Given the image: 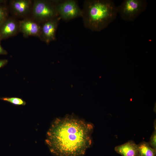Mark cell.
<instances>
[{
	"label": "cell",
	"mask_w": 156,
	"mask_h": 156,
	"mask_svg": "<svg viewBox=\"0 0 156 156\" xmlns=\"http://www.w3.org/2000/svg\"><path fill=\"white\" fill-rule=\"evenodd\" d=\"M81 17L84 27L92 31L99 32L116 18L117 6L111 0H86Z\"/></svg>",
	"instance_id": "cell-2"
},
{
	"label": "cell",
	"mask_w": 156,
	"mask_h": 156,
	"mask_svg": "<svg viewBox=\"0 0 156 156\" xmlns=\"http://www.w3.org/2000/svg\"><path fill=\"white\" fill-rule=\"evenodd\" d=\"M155 129L150 138L149 142L150 146L152 148L156 150V124H154Z\"/></svg>",
	"instance_id": "cell-14"
},
{
	"label": "cell",
	"mask_w": 156,
	"mask_h": 156,
	"mask_svg": "<svg viewBox=\"0 0 156 156\" xmlns=\"http://www.w3.org/2000/svg\"><path fill=\"white\" fill-rule=\"evenodd\" d=\"M138 146V156H155L156 150L152 148L148 143L143 141Z\"/></svg>",
	"instance_id": "cell-11"
},
{
	"label": "cell",
	"mask_w": 156,
	"mask_h": 156,
	"mask_svg": "<svg viewBox=\"0 0 156 156\" xmlns=\"http://www.w3.org/2000/svg\"><path fill=\"white\" fill-rule=\"evenodd\" d=\"M19 31L25 38L30 36L39 37L41 24L31 17H28L19 21Z\"/></svg>",
	"instance_id": "cell-8"
},
{
	"label": "cell",
	"mask_w": 156,
	"mask_h": 156,
	"mask_svg": "<svg viewBox=\"0 0 156 156\" xmlns=\"http://www.w3.org/2000/svg\"><path fill=\"white\" fill-rule=\"evenodd\" d=\"M1 40L0 39V55H6L8 54L7 52L2 47L1 44Z\"/></svg>",
	"instance_id": "cell-16"
},
{
	"label": "cell",
	"mask_w": 156,
	"mask_h": 156,
	"mask_svg": "<svg viewBox=\"0 0 156 156\" xmlns=\"http://www.w3.org/2000/svg\"><path fill=\"white\" fill-rule=\"evenodd\" d=\"M146 0H125L117 7L121 18L128 21H134L146 9Z\"/></svg>",
	"instance_id": "cell-4"
},
{
	"label": "cell",
	"mask_w": 156,
	"mask_h": 156,
	"mask_svg": "<svg viewBox=\"0 0 156 156\" xmlns=\"http://www.w3.org/2000/svg\"><path fill=\"white\" fill-rule=\"evenodd\" d=\"M0 99L11 103L16 106L25 105L26 102L22 99L16 97H4L0 98Z\"/></svg>",
	"instance_id": "cell-12"
},
{
	"label": "cell",
	"mask_w": 156,
	"mask_h": 156,
	"mask_svg": "<svg viewBox=\"0 0 156 156\" xmlns=\"http://www.w3.org/2000/svg\"><path fill=\"white\" fill-rule=\"evenodd\" d=\"M7 1L5 0H0V5L6 4Z\"/></svg>",
	"instance_id": "cell-17"
},
{
	"label": "cell",
	"mask_w": 156,
	"mask_h": 156,
	"mask_svg": "<svg viewBox=\"0 0 156 156\" xmlns=\"http://www.w3.org/2000/svg\"><path fill=\"white\" fill-rule=\"evenodd\" d=\"M93 125L78 118L66 116L52 122L46 142L56 156H83L91 146Z\"/></svg>",
	"instance_id": "cell-1"
},
{
	"label": "cell",
	"mask_w": 156,
	"mask_h": 156,
	"mask_svg": "<svg viewBox=\"0 0 156 156\" xmlns=\"http://www.w3.org/2000/svg\"><path fill=\"white\" fill-rule=\"evenodd\" d=\"M61 19L58 16L41 23L40 39L47 44L56 40V32Z\"/></svg>",
	"instance_id": "cell-6"
},
{
	"label": "cell",
	"mask_w": 156,
	"mask_h": 156,
	"mask_svg": "<svg viewBox=\"0 0 156 156\" xmlns=\"http://www.w3.org/2000/svg\"><path fill=\"white\" fill-rule=\"evenodd\" d=\"M9 10L6 4L0 5V26L9 17Z\"/></svg>",
	"instance_id": "cell-13"
},
{
	"label": "cell",
	"mask_w": 156,
	"mask_h": 156,
	"mask_svg": "<svg viewBox=\"0 0 156 156\" xmlns=\"http://www.w3.org/2000/svg\"><path fill=\"white\" fill-rule=\"evenodd\" d=\"M32 3L29 0H11L8 8L14 17L24 18L31 14Z\"/></svg>",
	"instance_id": "cell-7"
},
{
	"label": "cell",
	"mask_w": 156,
	"mask_h": 156,
	"mask_svg": "<svg viewBox=\"0 0 156 156\" xmlns=\"http://www.w3.org/2000/svg\"><path fill=\"white\" fill-rule=\"evenodd\" d=\"M19 31V21L14 17H9L0 26V39L1 40L14 36Z\"/></svg>",
	"instance_id": "cell-9"
},
{
	"label": "cell",
	"mask_w": 156,
	"mask_h": 156,
	"mask_svg": "<svg viewBox=\"0 0 156 156\" xmlns=\"http://www.w3.org/2000/svg\"><path fill=\"white\" fill-rule=\"evenodd\" d=\"M57 13L64 21H69L81 17L82 9L74 0H55Z\"/></svg>",
	"instance_id": "cell-5"
},
{
	"label": "cell",
	"mask_w": 156,
	"mask_h": 156,
	"mask_svg": "<svg viewBox=\"0 0 156 156\" xmlns=\"http://www.w3.org/2000/svg\"><path fill=\"white\" fill-rule=\"evenodd\" d=\"M114 150L122 156H138V145L132 140H130L122 145L117 146Z\"/></svg>",
	"instance_id": "cell-10"
},
{
	"label": "cell",
	"mask_w": 156,
	"mask_h": 156,
	"mask_svg": "<svg viewBox=\"0 0 156 156\" xmlns=\"http://www.w3.org/2000/svg\"><path fill=\"white\" fill-rule=\"evenodd\" d=\"M8 62V60L6 59H0V68L4 67Z\"/></svg>",
	"instance_id": "cell-15"
},
{
	"label": "cell",
	"mask_w": 156,
	"mask_h": 156,
	"mask_svg": "<svg viewBox=\"0 0 156 156\" xmlns=\"http://www.w3.org/2000/svg\"><path fill=\"white\" fill-rule=\"evenodd\" d=\"M31 15V17L41 24L59 16L55 0L33 1Z\"/></svg>",
	"instance_id": "cell-3"
}]
</instances>
